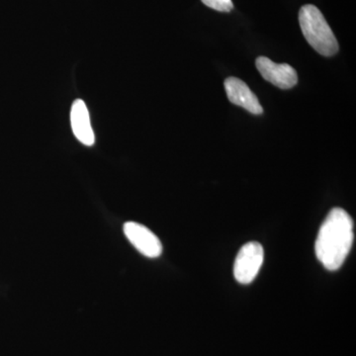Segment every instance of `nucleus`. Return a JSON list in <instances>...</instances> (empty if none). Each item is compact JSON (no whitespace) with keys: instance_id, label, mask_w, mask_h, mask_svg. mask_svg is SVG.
I'll list each match as a JSON object with an SVG mask.
<instances>
[{"instance_id":"7ed1b4c3","label":"nucleus","mask_w":356,"mask_h":356,"mask_svg":"<svg viewBox=\"0 0 356 356\" xmlns=\"http://www.w3.org/2000/svg\"><path fill=\"white\" fill-rule=\"evenodd\" d=\"M264 252L261 243L250 242L243 245L236 255L234 276L241 284H250L257 277L264 264Z\"/></svg>"},{"instance_id":"423d86ee","label":"nucleus","mask_w":356,"mask_h":356,"mask_svg":"<svg viewBox=\"0 0 356 356\" xmlns=\"http://www.w3.org/2000/svg\"><path fill=\"white\" fill-rule=\"evenodd\" d=\"M224 86L227 96L233 104L243 107L252 114H262L264 109L261 103L247 83H243L240 79L231 76L225 81Z\"/></svg>"},{"instance_id":"39448f33","label":"nucleus","mask_w":356,"mask_h":356,"mask_svg":"<svg viewBox=\"0 0 356 356\" xmlns=\"http://www.w3.org/2000/svg\"><path fill=\"white\" fill-rule=\"evenodd\" d=\"M255 65L262 77L281 89L294 88L298 83L296 70L288 64H276L270 58L259 57Z\"/></svg>"},{"instance_id":"20e7f679","label":"nucleus","mask_w":356,"mask_h":356,"mask_svg":"<svg viewBox=\"0 0 356 356\" xmlns=\"http://www.w3.org/2000/svg\"><path fill=\"white\" fill-rule=\"evenodd\" d=\"M124 234L127 236L129 242L145 257L156 259L163 252V245L158 236L144 225L127 222L124 225Z\"/></svg>"},{"instance_id":"f03ea898","label":"nucleus","mask_w":356,"mask_h":356,"mask_svg":"<svg viewBox=\"0 0 356 356\" xmlns=\"http://www.w3.org/2000/svg\"><path fill=\"white\" fill-rule=\"evenodd\" d=\"M299 23L307 42L320 55L332 57L339 51L336 36L317 7L312 4L302 7Z\"/></svg>"},{"instance_id":"f257e3e1","label":"nucleus","mask_w":356,"mask_h":356,"mask_svg":"<svg viewBox=\"0 0 356 356\" xmlns=\"http://www.w3.org/2000/svg\"><path fill=\"white\" fill-rule=\"evenodd\" d=\"M353 221L346 210L334 208L325 217L317 240L316 255L327 270L341 268L353 243Z\"/></svg>"},{"instance_id":"0eeeda50","label":"nucleus","mask_w":356,"mask_h":356,"mask_svg":"<svg viewBox=\"0 0 356 356\" xmlns=\"http://www.w3.org/2000/svg\"><path fill=\"white\" fill-rule=\"evenodd\" d=\"M72 132L81 144L91 147L95 142V133L91 127L90 117L86 103L81 99L74 102L70 111Z\"/></svg>"},{"instance_id":"6e6552de","label":"nucleus","mask_w":356,"mask_h":356,"mask_svg":"<svg viewBox=\"0 0 356 356\" xmlns=\"http://www.w3.org/2000/svg\"><path fill=\"white\" fill-rule=\"evenodd\" d=\"M206 6L220 11V13H229L234 8L232 0H201Z\"/></svg>"}]
</instances>
